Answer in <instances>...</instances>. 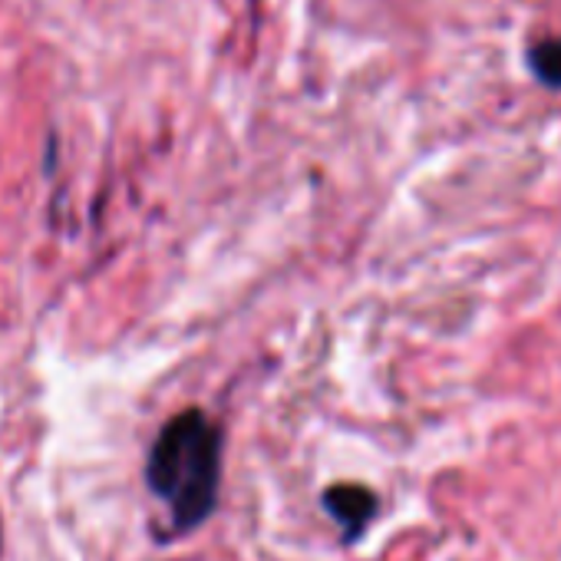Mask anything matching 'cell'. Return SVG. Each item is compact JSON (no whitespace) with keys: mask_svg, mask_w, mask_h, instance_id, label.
Segmentation results:
<instances>
[{"mask_svg":"<svg viewBox=\"0 0 561 561\" xmlns=\"http://www.w3.org/2000/svg\"><path fill=\"white\" fill-rule=\"evenodd\" d=\"M0 548H4V535H0Z\"/></svg>","mask_w":561,"mask_h":561,"instance_id":"cell-4","label":"cell"},{"mask_svg":"<svg viewBox=\"0 0 561 561\" xmlns=\"http://www.w3.org/2000/svg\"><path fill=\"white\" fill-rule=\"evenodd\" d=\"M324 508L341 525L344 541H357L364 535V528L370 525V518L377 515V495L367 485L344 482V485H331L324 492Z\"/></svg>","mask_w":561,"mask_h":561,"instance_id":"cell-2","label":"cell"},{"mask_svg":"<svg viewBox=\"0 0 561 561\" xmlns=\"http://www.w3.org/2000/svg\"><path fill=\"white\" fill-rule=\"evenodd\" d=\"M525 60H528L531 77H535L541 87L561 90V41L545 37V41L531 44L528 54H525Z\"/></svg>","mask_w":561,"mask_h":561,"instance_id":"cell-3","label":"cell"},{"mask_svg":"<svg viewBox=\"0 0 561 561\" xmlns=\"http://www.w3.org/2000/svg\"><path fill=\"white\" fill-rule=\"evenodd\" d=\"M221 426L198 407L165 420L146 456V485L169 512V531L188 535L205 525L221 489Z\"/></svg>","mask_w":561,"mask_h":561,"instance_id":"cell-1","label":"cell"}]
</instances>
